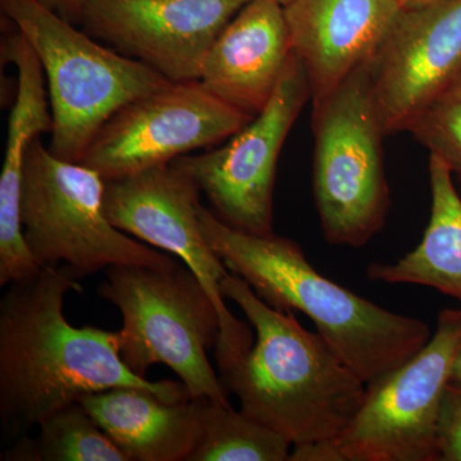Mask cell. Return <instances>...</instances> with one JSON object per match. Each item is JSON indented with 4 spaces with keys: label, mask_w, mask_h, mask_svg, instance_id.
Returning <instances> with one entry per match:
<instances>
[{
    "label": "cell",
    "mask_w": 461,
    "mask_h": 461,
    "mask_svg": "<svg viewBox=\"0 0 461 461\" xmlns=\"http://www.w3.org/2000/svg\"><path fill=\"white\" fill-rule=\"evenodd\" d=\"M83 293L66 266L9 285L0 302V423L8 441L30 436L59 409L114 387L151 391L168 402L191 400L182 382L149 381L121 357V333L71 326L67 294Z\"/></svg>",
    "instance_id": "obj_1"
},
{
    "label": "cell",
    "mask_w": 461,
    "mask_h": 461,
    "mask_svg": "<svg viewBox=\"0 0 461 461\" xmlns=\"http://www.w3.org/2000/svg\"><path fill=\"white\" fill-rule=\"evenodd\" d=\"M250 0H90L85 32L171 83H195L206 54Z\"/></svg>",
    "instance_id": "obj_12"
},
{
    "label": "cell",
    "mask_w": 461,
    "mask_h": 461,
    "mask_svg": "<svg viewBox=\"0 0 461 461\" xmlns=\"http://www.w3.org/2000/svg\"><path fill=\"white\" fill-rule=\"evenodd\" d=\"M369 71L384 132L409 131L461 72V0L402 9Z\"/></svg>",
    "instance_id": "obj_13"
},
{
    "label": "cell",
    "mask_w": 461,
    "mask_h": 461,
    "mask_svg": "<svg viewBox=\"0 0 461 461\" xmlns=\"http://www.w3.org/2000/svg\"><path fill=\"white\" fill-rule=\"evenodd\" d=\"M199 435L186 461H286L293 446L276 432L230 402L208 397L194 399Z\"/></svg>",
    "instance_id": "obj_19"
},
{
    "label": "cell",
    "mask_w": 461,
    "mask_h": 461,
    "mask_svg": "<svg viewBox=\"0 0 461 461\" xmlns=\"http://www.w3.org/2000/svg\"><path fill=\"white\" fill-rule=\"evenodd\" d=\"M403 9H412L426 7V5H435V3L444 2V0H399Z\"/></svg>",
    "instance_id": "obj_26"
},
{
    "label": "cell",
    "mask_w": 461,
    "mask_h": 461,
    "mask_svg": "<svg viewBox=\"0 0 461 461\" xmlns=\"http://www.w3.org/2000/svg\"><path fill=\"white\" fill-rule=\"evenodd\" d=\"M409 132L429 154L444 160L461 194V103L439 99L411 124Z\"/></svg>",
    "instance_id": "obj_21"
},
{
    "label": "cell",
    "mask_w": 461,
    "mask_h": 461,
    "mask_svg": "<svg viewBox=\"0 0 461 461\" xmlns=\"http://www.w3.org/2000/svg\"><path fill=\"white\" fill-rule=\"evenodd\" d=\"M198 214L206 242L230 273L272 308L306 315L366 384L432 338L426 321L387 311L321 275L294 240L232 229L202 204Z\"/></svg>",
    "instance_id": "obj_2"
},
{
    "label": "cell",
    "mask_w": 461,
    "mask_h": 461,
    "mask_svg": "<svg viewBox=\"0 0 461 461\" xmlns=\"http://www.w3.org/2000/svg\"><path fill=\"white\" fill-rule=\"evenodd\" d=\"M438 454L439 461H461V382H448L442 395Z\"/></svg>",
    "instance_id": "obj_22"
},
{
    "label": "cell",
    "mask_w": 461,
    "mask_h": 461,
    "mask_svg": "<svg viewBox=\"0 0 461 461\" xmlns=\"http://www.w3.org/2000/svg\"><path fill=\"white\" fill-rule=\"evenodd\" d=\"M451 381L461 382V353L454 364L453 372H451Z\"/></svg>",
    "instance_id": "obj_27"
},
{
    "label": "cell",
    "mask_w": 461,
    "mask_h": 461,
    "mask_svg": "<svg viewBox=\"0 0 461 461\" xmlns=\"http://www.w3.org/2000/svg\"><path fill=\"white\" fill-rule=\"evenodd\" d=\"M276 2L280 3V5H284V7H285V5H287L288 3L293 2V0H276Z\"/></svg>",
    "instance_id": "obj_28"
},
{
    "label": "cell",
    "mask_w": 461,
    "mask_h": 461,
    "mask_svg": "<svg viewBox=\"0 0 461 461\" xmlns=\"http://www.w3.org/2000/svg\"><path fill=\"white\" fill-rule=\"evenodd\" d=\"M293 51L284 5L250 0L212 45L199 83L230 107L256 117L277 89Z\"/></svg>",
    "instance_id": "obj_15"
},
{
    "label": "cell",
    "mask_w": 461,
    "mask_h": 461,
    "mask_svg": "<svg viewBox=\"0 0 461 461\" xmlns=\"http://www.w3.org/2000/svg\"><path fill=\"white\" fill-rule=\"evenodd\" d=\"M39 427L41 461H130L78 402L53 412Z\"/></svg>",
    "instance_id": "obj_20"
},
{
    "label": "cell",
    "mask_w": 461,
    "mask_h": 461,
    "mask_svg": "<svg viewBox=\"0 0 461 461\" xmlns=\"http://www.w3.org/2000/svg\"><path fill=\"white\" fill-rule=\"evenodd\" d=\"M402 9L399 0H293L285 5L294 51L311 83L313 111L371 62Z\"/></svg>",
    "instance_id": "obj_14"
},
{
    "label": "cell",
    "mask_w": 461,
    "mask_h": 461,
    "mask_svg": "<svg viewBox=\"0 0 461 461\" xmlns=\"http://www.w3.org/2000/svg\"><path fill=\"white\" fill-rule=\"evenodd\" d=\"M104 272L96 294L122 313L124 364L144 378L151 366L165 364L181 378L191 399L230 402L208 359V350L220 339V315L189 267L114 266Z\"/></svg>",
    "instance_id": "obj_5"
},
{
    "label": "cell",
    "mask_w": 461,
    "mask_h": 461,
    "mask_svg": "<svg viewBox=\"0 0 461 461\" xmlns=\"http://www.w3.org/2000/svg\"><path fill=\"white\" fill-rule=\"evenodd\" d=\"M3 460L16 461H41V450H39L38 439L30 436L23 437L17 441L12 442L11 447L2 455Z\"/></svg>",
    "instance_id": "obj_24"
},
{
    "label": "cell",
    "mask_w": 461,
    "mask_h": 461,
    "mask_svg": "<svg viewBox=\"0 0 461 461\" xmlns=\"http://www.w3.org/2000/svg\"><path fill=\"white\" fill-rule=\"evenodd\" d=\"M78 402L130 461H186L198 439L194 399L168 402L142 388L114 387Z\"/></svg>",
    "instance_id": "obj_17"
},
{
    "label": "cell",
    "mask_w": 461,
    "mask_h": 461,
    "mask_svg": "<svg viewBox=\"0 0 461 461\" xmlns=\"http://www.w3.org/2000/svg\"><path fill=\"white\" fill-rule=\"evenodd\" d=\"M461 353V311L446 308L432 338L402 366L366 384L348 429L297 447L300 461H439L442 395Z\"/></svg>",
    "instance_id": "obj_7"
},
{
    "label": "cell",
    "mask_w": 461,
    "mask_h": 461,
    "mask_svg": "<svg viewBox=\"0 0 461 461\" xmlns=\"http://www.w3.org/2000/svg\"><path fill=\"white\" fill-rule=\"evenodd\" d=\"M253 118L212 95L199 81L171 83L112 115L80 163L105 182L121 180L213 148Z\"/></svg>",
    "instance_id": "obj_11"
},
{
    "label": "cell",
    "mask_w": 461,
    "mask_h": 461,
    "mask_svg": "<svg viewBox=\"0 0 461 461\" xmlns=\"http://www.w3.org/2000/svg\"><path fill=\"white\" fill-rule=\"evenodd\" d=\"M0 8L44 69L53 115L50 150L60 159L80 163L112 115L171 84L140 60L78 32L41 0H0Z\"/></svg>",
    "instance_id": "obj_4"
},
{
    "label": "cell",
    "mask_w": 461,
    "mask_h": 461,
    "mask_svg": "<svg viewBox=\"0 0 461 461\" xmlns=\"http://www.w3.org/2000/svg\"><path fill=\"white\" fill-rule=\"evenodd\" d=\"M2 59L17 69L0 175V286L5 287L32 280L42 269L23 236L21 198L27 149L41 133L53 131V115L41 60L17 29L5 36Z\"/></svg>",
    "instance_id": "obj_16"
},
{
    "label": "cell",
    "mask_w": 461,
    "mask_h": 461,
    "mask_svg": "<svg viewBox=\"0 0 461 461\" xmlns=\"http://www.w3.org/2000/svg\"><path fill=\"white\" fill-rule=\"evenodd\" d=\"M98 172L51 154L33 139L23 166L21 221L41 267L66 266L78 280L114 266L175 268L173 258L127 236L104 213Z\"/></svg>",
    "instance_id": "obj_6"
},
{
    "label": "cell",
    "mask_w": 461,
    "mask_h": 461,
    "mask_svg": "<svg viewBox=\"0 0 461 461\" xmlns=\"http://www.w3.org/2000/svg\"><path fill=\"white\" fill-rule=\"evenodd\" d=\"M41 2L60 17L77 25L83 23L85 9L90 0H41Z\"/></svg>",
    "instance_id": "obj_23"
},
{
    "label": "cell",
    "mask_w": 461,
    "mask_h": 461,
    "mask_svg": "<svg viewBox=\"0 0 461 461\" xmlns=\"http://www.w3.org/2000/svg\"><path fill=\"white\" fill-rule=\"evenodd\" d=\"M444 98L453 99L455 102L461 103V72L457 75V77L455 78L453 85H451L447 93L445 94Z\"/></svg>",
    "instance_id": "obj_25"
},
{
    "label": "cell",
    "mask_w": 461,
    "mask_h": 461,
    "mask_svg": "<svg viewBox=\"0 0 461 461\" xmlns=\"http://www.w3.org/2000/svg\"><path fill=\"white\" fill-rule=\"evenodd\" d=\"M311 83L302 59L291 54L266 108L230 141L196 156L173 160L198 185L212 212L232 229L271 235L278 158L308 100Z\"/></svg>",
    "instance_id": "obj_10"
},
{
    "label": "cell",
    "mask_w": 461,
    "mask_h": 461,
    "mask_svg": "<svg viewBox=\"0 0 461 461\" xmlns=\"http://www.w3.org/2000/svg\"><path fill=\"white\" fill-rule=\"evenodd\" d=\"M199 195L193 178L169 163L105 182L104 213L109 222L127 235L180 258L202 282L220 315L221 335L214 357L222 375L250 351L256 333L224 303L221 285L230 271L200 229Z\"/></svg>",
    "instance_id": "obj_9"
},
{
    "label": "cell",
    "mask_w": 461,
    "mask_h": 461,
    "mask_svg": "<svg viewBox=\"0 0 461 461\" xmlns=\"http://www.w3.org/2000/svg\"><path fill=\"white\" fill-rule=\"evenodd\" d=\"M315 136L313 194L330 245L362 248L386 224L390 187L382 126L369 63L346 78L312 112Z\"/></svg>",
    "instance_id": "obj_8"
},
{
    "label": "cell",
    "mask_w": 461,
    "mask_h": 461,
    "mask_svg": "<svg viewBox=\"0 0 461 461\" xmlns=\"http://www.w3.org/2000/svg\"><path fill=\"white\" fill-rule=\"evenodd\" d=\"M430 215L420 245L395 263H373L371 281L433 288L461 303V195L444 160L429 154Z\"/></svg>",
    "instance_id": "obj_18"
},
{
    "label": "cell",
    "mask_w": 461,
    "mask_h": 461,
    "mask_svg": "<svg viewBox=\"0 0 461 461\" xmlns=\"http://www.w3.org/2000/svg\"><path fill=\"white\" fill-rule=\"evenodd\" d=\"M221 291L256 332L250 351L220 375L241 411L293 446L338 438L362 405L366 382L295 312L266 304L239 276L230 273Z\"/></svg>",
    "instance_id": "obj_3"
}]
</instances>
